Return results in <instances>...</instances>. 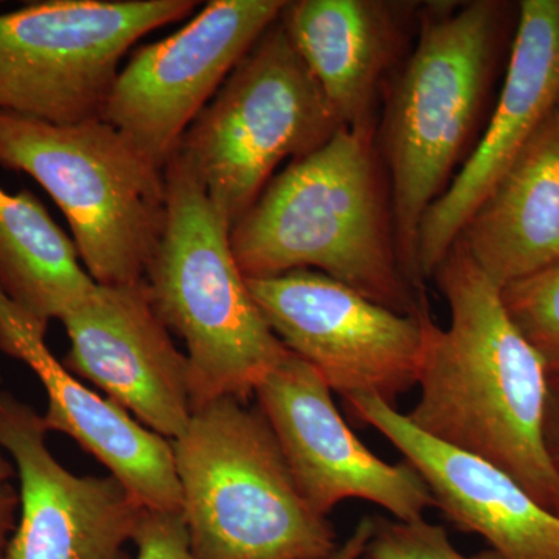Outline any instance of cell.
<instances>
[{
  "label": "cell",
  "mask_w": 559,
  "mask_h": 559,
  "mask_svg": "<svg viewBox=\"0 0 559 559\" xmlns=\"http://www.w3.org/2000/svg\"><path fill=\"white\" fill-rule=\"evenodd\" d=\"M285 0H213L168 38L139 47L120 69L102 120L164 168Z\"/></svg>",
  "instance_id": "cell-10"
},
{
  "label": "cell",
  "mask_w": 559,
  "mask_h": 559,
  "mask_svg": "<svg viewBox=\"0 0 559 559\" xmlns=\"http://www.w3.org/2000/svg\"><path fill=\"white\" fill-rule=\"evenodd\" d=\"M194 0H44L0 14V110L47 123L100 119L120 62Z\"/></svg>",
  "instance_id": "cell-8"
},
{
  "label": "cell",
  "mask_w": 559,
  "mask_h": 559,
  "mask_svg": "<svg viewBox=\"0 0 559 559\" xmlns=\"http://www.w3.org/2000/svg\"><path fill=\"white\" fill-rule=\"evenodd\" d=\"M14 477V466L11 465L9 459L3 455L2 450H0V487L9 484L10 479Z\"/></svg>",
  "instance_id": "cell-26"
},
{
  "label": "cell",
  "mask_w": 559,
  "mask_h": 559,
  "mask_svg": "<svg viewBox=\"0 0 559 559\" xmlns=\"http://www.w3.org/2000/svg\"><path fill=\"white\" fill-rule=\"evenodd\" d=\"M20 495L10 484L0 487V559H7V547L13 533Z\"/></svg>",
  "instance_id": "cell-25"
},
{
  "label": "cell",
  "mask_w": 559,
  "mask_h": 559,
  "mask_svg": "<svg viewBox=\"0 0 559 559\" xmlns=\"http://www.w3.org/2000/svg\"><path fill=\"white\" fill-rule=\"evenodd\" d=\"M557 516L559 518V503H558V509H557Z\"/></svg>",
  "instance_id": "cell-27"
},
{
  "label": "cell",
  "mask_w": 559,
  "mask_h": 559,
  "mask_svg": "<svg viewBox=\"0 0 559 559\" xmlns=\"http://www.w3.org/2000/svg\"><path fill=\"white\" fill-rule=\"evenodd\" d=\"M341 128L278 17L190 124L175 154L234 227L282 162L319 150Z\"/></svg>",
  "instance_id": "cell-7"
},
{
  "label": "cell",
  "mask_w": 559,
  "mask_h": 559,
  "mask_svg": "<svg viewBox=\"0 0 559 559\" xmlns=\"http://www.w3.org/2000/svg\"><path fill=\"white\" fill-rule=\"evenodd\" d=\"M432 278L451 325L426 320L421 395L407 419L430 439L498 466L557 514L559 474L543 439L549 371L511 320L499 286L459 241Z\"/></svg>",
  "instance_id": "cell-1"
},
{
  "label": "cell",
  "mask_w": 559,
  "mask_h": 559,
  "mask_svg": "<svg viewBox=\"0 0 559 559\" xmlns=\"http://www.w3.org/2000/svg\"><path fill=\"white\" fill-rule=\"evenodd\" d=\"M331 392L310 364L288 353L253 393L308 506L326 518L342 500L364 499L395 520H423L436 499L421 474L411 463L390 465L367 450Z\"/></svg>",
  "instance_id": "cell-11"
},
{
  "label": "cell",
  "mask_w": 559,
  "mask_h": 559,
  "mask_svg": "<svg viewBox=\"0 0 559 559\" xmlns=\"http://www.w3.org/2000/svg\"><path fill=\"white\" fill-rule=\"evenodd\" d=\"M373 535L362 559H500L492 550L465 557L452 546L447 530L425 520L404 522L373 518Z\"/></svg>",
  "instance_id": "cell-21"
},
{
  "label": "cell",
  "mask_w": 559,
  "mask_h": 559,
  "mask_svg": "<svg viewBox=\"0 0 559 559\" xmlns=\"http://www.w3.org/2000/svg\"><path fill=\"white\" fill-rule=\"evenodd\" d=\"M503 305L549 373L559 371V260L500 289Z\"/></svg>",
  "instance_id": "cell-20"
},
{
  "label": "cell",
  "mask_w": 559,
  "mask_h": 559,
  "mask_svg": "<svg viewBox=\"0 0 559 559\" xmlns=\"http://www.w3.org/2000/svg\"><path fill=\"white\" fill-rule=\"evenodd\" d=\"M374 521L373 518H362L353 530L352 535L348 536L344 543H340L337 549L329 557L322 559H360L362 558L364 550H366L367 543H369L371 535H373Z\"/></svg>",
  "instance_id": "cell-24"
},
{
  "label": "cell",
  "mask_w": 559,
  "mask_h": 559,
  "mask_svg": "<svg viewBox=\"0 0 559 559\" xmlns=\"http://www.w3.org/2000/svg\"><path fill=\"white\" fill-rule=\"evenodd\" d=\"M421 474L436 507L463 532L487 539L500 559H559V518L485 460L430 439L377 396L344 399Z\"/></svg>",
  "instance_id": "cell-15"
},
{
  "label": "cell",
  "mask_w": 559,
  "mask_h": 559,
  "mask_svg": "<svg viewBox=\"0 0 559 559\" xmlns=\"http://www.w3.org/2000/svg\"><path fill=\"white\" fill-rule=\"evenodd\" d=\"M75 242L28 190L0 187V290L40 325L90 299L98 283Z\"/></svg>",
  "instance_id": "cell-19"
},
{
  "label": "cell",
  "mask_w": 559,
  "mask_h": 559,
  "mask_svg": "<svg viewBox=\"0 0 559 559\" xmlns=\"http://www.w3.org/2000/svg\"><path fill=\"white\" fill-rule=\"evenodd\" d=\"M47 326L0 290V349L27 364L46 389L47 429L72 437L121 481L145 509L182 510L171 441L140 425L130 412L76 380L46 345Z\"/></svg>",
  "instance_id": "cell-16"
},
{
  "label": "cell",
  "mask_w": 559,
  "mask_h": 559,
  "mask_svg": "<svg viewBox=\"0 0 559 559\" xmlns=\"http://www.w3.org/2000/svg\"><path fill=\"white\" fill-rule=\"evenodd\" d=\"M557 109L559 110V97H558V105H557Z\"/></svg>",
  "instance_id": "cell-28"
},
{
  "label": "cell",
  "mask_w": 559,
  "mask_h": 559,
  "mask_svg": "<svg viewBox=\"0 0 559 559\" xmlns=\"http://www.w3.org/2000/svg\"><path fill=\"white\" fill-rule=\"evenodd\" d=\"M182 513L200 559H322L337 549L304 499L260 407L213 400L171 440Z\"/></svg>",
  "instance_id": "cell-5"
},
{
  "label": "cell",
  "mask_w": 559,
  "mask_h": 559,
  "mask_svg": "<svg viewBox=\"0 0 559 559\" xmlns=\"http://www.w3.org/2000/svg\"><path fill=\"white\" fill-rule=\"evenodd\" d=\"M70 340L66 369L94 382L140 425L167 440L189 426V358L173 344L145 280L98 285L61 319Z\"/></svg>",
  "instance_id": "cell-13"
},
{
  "label": "cell",
  "mask_w": 559,
  "mask_h": 559,
  "mask_svg": "<svg viewBox=\"0 0 559 559\" xmlns=\"http://www.w3.org/2000/svg\"><path fill=\"white\" fill-rule=\"evenodd\" d=\"M409 3L384 0H297L283 27L325 94L342 128H374L385 73L406 38Z\"/></svg>",
  "instance_id": "cell-17"
},
{
  "label": "cell",
  "mask_w": 559,
  "mask_h": 559,
  "mask_svg": "<svg viewBox=\"0 0 559 559\" xmlns=\"http://www.w3.org/2000/svg\"><path fill=\"white\" fill-rule=\"evenodd\" d=\"M377 128H341L289 162L230 230L246 278L322 272L400 314L425 297L404 274Z\"/></svg>",
  "instance_id": "cell-2"
},
{
  "label": "cell",
  "mask_w": 559,
  "mask_h": 559,
  "mask_svg": "<svg viewBox=\"0 0 559 559\" xmlns=\"http://www.w3.org/2000/svg\"><path fill=\"white\" fill-rule=\"evenodd\" d=\"M455 241L500 289L559 260L558 109L500 176Z\"/></svg>",
  "instance_id": "cell-18"
},
{
  "label": "cell",
  "mask_w": 559,
  "mask_h": 559,
  "mask_svg": "<svg viewBox=\"0 0 559 559\" xmlns=\"http://www.w3.org/2000/svg\"><path fill=\"white\" fill-rule=\"evenodd\" d=\"M520 3L473 0L430 3L417 43L389 94L381 130L382 160L392 194L404 274L421 289L419 224L469 150L513 43ZM462 164V165H463Z\"/></svg>",
  "instance_id": "cell-3"
},
{
  "label": "cell",
  "mask_w": 559,
  "mask_h": 559,
  "mask_svg": "<svg viewBox=\"0 0 559 559\" xmlns=\"http://www.w3.org/2000/svg\"><path fill=\"white\" fill-rule=\"evenodd\" d=\"M0 167L50 194L98 285L145 280L167 219V183L127 135L102 119L55 124L0 110Z\"/></svg>",
  "instance_id": "cell-6"
},
{
  "label": "cell",
  "mask_w": 559,
  "mask_h": 559,
  "mask_svg": "<svg viewBox=\"0 0 559 559\" xmlns=\"http://www.w3.org/2000/svg\"><path fill=\"white\" fill-rule=\"evenodd\" d=\"M43 415L0 392V450L21 481L7 559H130L145 507L114 476H75L47 448Z\"/></svg>",
  "instance_id": "cell-12"
},
{
  "label": "cell",
  "mask_w": 559,
  "mask_h": 559,
  "mask_svg": "<svg viewBox=\"0 0 559 559\" xmlns=\"http://www.w3.org/2000/svg\"><path fill=\"white\" fill-rule=\"evenodd\" d=\"M167 219L145 272L154 310L187 344L194 407L248 401L288 355L235 260L230 224L173 153L164 167Z\"/></svg>",
  "instance_id": "cell-4"
},
{
  "label": "cell",
  "mask_w": 559,
  "mask_h": 559,
  "mask_svg": "<svg viewBox=\"0 0 559 559\" xmlns=\"http://www.w3.org/2000/svg\"><path fill=\"white\" fill-rule=\"evenodd\" d=\"M275 336L342 399L377 396L395 406L418 385L428 305L400 314L310 270L246 278Z\"/></svg>",
  "instance_id": "cell-9"
},
{
  "label": "cell",
  "mask_w": 559,
  "mask_h": 559,
  "mask_svg": "<svg viewBox=\"0 0 559 559\" xmlns=\"http://www.w3.org/2000/svg\"><path fill=\"white\" fill-rule=\"evenodd\" d=\"M500 90L484 135L419 224V280L432 278L466 221L487 198L559 97V0H522Z\"/></svg>",
  "instance_id": "cell-14"
},
{
  "label": "cell",
  "mask_w": 559,
  "mask_h": 559,
  "mask_svg": "<svg viewBox=\"0 0 559 559\" xmlns=\"http://www.w3.org/2000/svg\"><path fill=\"white\" fill-rule=\"evenodd\" d=\"M132 543L138 547L135 559H200L180 511L143 510Z\"/></svg>",
  "instance_id": "cell-22"
},
{
  "label": "cell",
  "mask_w": 559,
  "mask_h": 559,
  "mask_svg": "<svg viewBox=\"0 0 559 559\" xmlns=\"http://www.w3.org/2000/svg\"><path fill=\"white\" fill-rule=\"evenodd\" d=\"M543 439L551 465L559 474V371L549 373L544 407Z\"/></svg>",
  "instance_id": "cell-23"
}]
</instances>
